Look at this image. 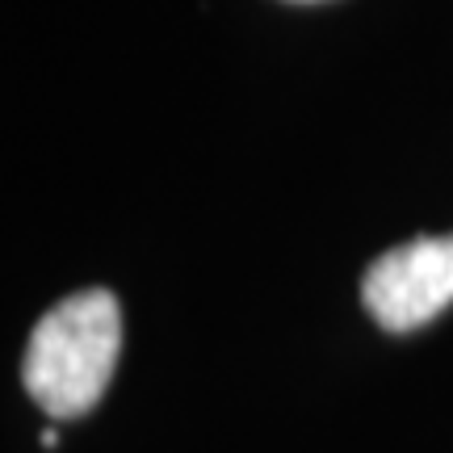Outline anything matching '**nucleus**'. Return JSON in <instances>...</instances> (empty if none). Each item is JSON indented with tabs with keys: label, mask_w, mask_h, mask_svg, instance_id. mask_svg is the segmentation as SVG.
Instances as JSON below:
<instances>
[{
	"label": "nucleus",
	"mask_w": 453,
	"mask_h": 453,
	"mask_svg": "<svg viewBox=\"0 0 453 453\" xmlns=\"http://www.w3.org/2000/svg\"><path fill=\"white\" fill-rule=\"evenodd\" d=\"M361 303L387 332H416L453 303V235H420L373 260Z\"/></svg>",
	"instance_id": "2"
},
{
	"label": "nucleus",
	"mask_w": 453,
	"mask_h": 453,
	"mask_svg": "<svg viewBox=\"0 0 453 453\" xmlns=\"http://www.w3.org/2000/svg\"><path fill=\"white\" fill-rule=\"evenodd\" d=\"M122 353V311L110 290H81L50 307L30 332L21 382L55 420L93 411Z\"/></svg>",
	"instance_id": "1"
}]
</instances>
